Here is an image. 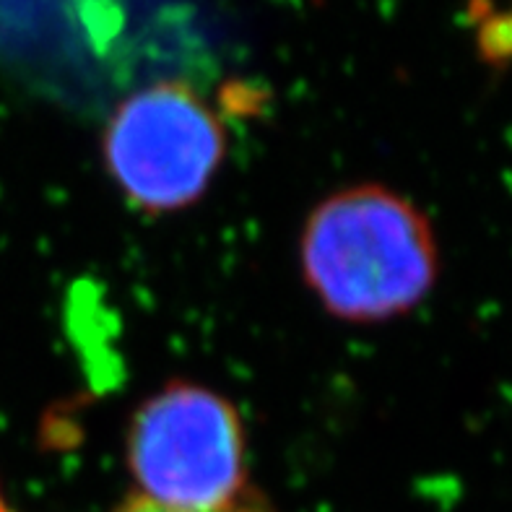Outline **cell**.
<instances>
[{"label":"cell","instance_id":"6da1fadb","mask_svg":"<svg viewBox=\"0 0 512 512\" xmlns=\"http://www.w3.org/2000/svg\"><path fill=\"white\" fill-rule=\"evenodd\" d=\"M302 271L325 310L380 323L419 307L440 279V247L427 216L383 185L341 190L302 232Z\"/></svg>","mask_w":512,"mask_h":512},{"label":"cell","instance_id":"7a4b0ae2","mask_svg":"<svg viewBox=\"0 0 512 512\" xmlns=\"http://www.w3.org/2000/svg\"><path fill=\"white\" fill-rule=\"evenodd\" d=\"M128 466L141 497L182 510H211L245 492V435L227 398L177 383L133 416Z\"/></svg>","mask_w":512,"mask_h":512},{"label":"cell","instance_id":"3957f363","mask_svg":"<svg viewBox=\"0 0 512 512\" xmlns=\"http://www.w3.org/2000/svg\"><path fill=\"white\" fill-rule=\"evenodd\" d=\"M227 154L219 117L185 84H156L125 99L104 133L112 180L143 211H177L208 190Z\"/></svg>","mask_w":512,"mask_h":512},{"label":"cell","instance_id":"277c9868","mask_svg":"<svg viewBox=\"0 0 512 512\" xmlns=\"http://www.w3.org/2000/svg\"><path fill=\"white\" fill-rule=\"evenodd\" d=\"M115 512H271L266 505H260L255 500L253 494H245L242 492L237 500L227 502V505H219V507H211V510H182V507H169L162 505V502H154L149 497H130L128 502L117 507Z\"/></svg>","mask_w":512,"mask_h":512},{"label":"cell","instance_id":"5b68a950","mask_svg":"<svg viewBox=\"0 0 512 512\" xmlns=\"http://www.w3.org/2000/svg\"><path fill=\"white\" fill-rule=\"evenodd\" d=\"M0 512H16V510H13V507L6 502V497H3V492H0Z\"/></svg>","mask_w":512,"mask_h":512}]
</instances>
